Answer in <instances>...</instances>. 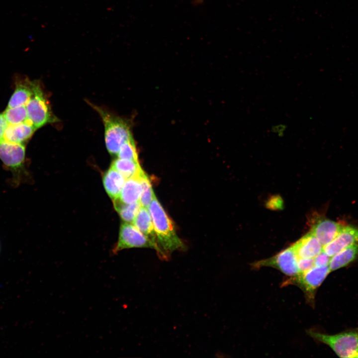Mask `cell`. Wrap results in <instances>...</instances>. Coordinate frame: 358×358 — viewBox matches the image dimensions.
Wrapping results in <instances>:
<instances>
[{"mask_svg": "<svg viewBox=\"0 0 358 358\" xmlns=\"http://www.w3.org/2000/svg\"><path fill=\"white\" fill-rule=\"evenodd\" d=\"M283 201L279 196H273L267 202V207L271 209L276 210L282 209Z\"/></svg>", "mask_w": 358, "mask_h": 358, "instance_id": "cell-25", "label": "cell"}, {"mask_svg": "<svg viewBox=\"0 0 358 358\" xmlns=\"http://www.w3.org/2000/svg\"><path fill=\"white\" fill-rule=\"evenodd\" d=\"M125 181V178L111 167L105 173L103 177V185L112 200L119 197Z\"/></svg>", "mask_w": 358, "mask_h": 358, "instance_id": "cell-14", "label": "cell"}, {"mask_svg": "<svg viewBox=\"0 0 358 358\" xmlns=\"http://www.w3.org/2000/svg\"><path fill=\"white\" fill-rule=\"evenodd\" d=\"M2 113L8 124H20L28 119L25 105L13 107H7Z\"/></svg>", "mask_w": 358, "mask_h": 358, "instance_id": "cell-20", "label": "cell"}, {"mask_svg": "<svg viewBox=\"0 0 358 358\" xmlns=\"http://www.w3.org/2000/svg\"><path fill=\"white\" fill-rule=\"evenodd\" d=\"M297 262L298 258L291 245L269 258L252 263L251 266L257 269L262 267L273 268L286 275L292 277L299 273Z\"/></svg>", "mask_w": 358, "mask_h": 358, "instance_id": "cell-7", "label": "cell"}, {"mask_svg": "<svg viewBox=\"0 0 358 358\" xmlns=\"http://www.w3.org/2000/svg\"><path fill=\"white\" fill-rule=\"evenodd\" d=\"M36 129L28 119L20 124H8L3 139L10 142L23 144L31 136Z\"/></svg>", "mask_w": 358, "mask_h": 358, "instance_id": "cell-12", "label": "cell"}, {"mask_svg": "<svg viewBox=\"0 0 358 358\" xmlns=\"http://www.w3.org/2000/svg\"><path fill=\"white\" fill-rule=\"evenodd\" d=\"M8 126L3 113H0V140L3 139L4 132Z\"/></svg>", "mask_w": 358, "mask_h": 358, "instance_id": "cell-27", "label": "cell"}, {"mask_svg": "<svg viewBox=\"0 0 358 358\" xmlns=\"http://www.w3.org/2000/svg\"><path fill=\"white\" fill-rule=\"evenodd\" d=\"M32 94L25 105L28 119L36 129L57 122L58 119L53 113L39 84L32 82Z\"/></svg>", "mask_w": 358, "mask_h": 358, "instance_id": "cell-4", "label": "cell"}, {"mask_svg": "<svg viewBox=\"0 0 358 358\" xmlns=\"http://www.w3.org/2000/svg\"><path fill=\"white\" fill-rule=\"evenodd\" d=\"M141 183L142 192L139 201L141 206L148 208L155 195V193L150 181L145 173L141 176Z\"/></svg>", "mask_w": 358, "mask_h": 358, "instance_id": "cell-21", "label": "cell"}, {"mask_svg": "<svg viewBox=\"0 0 358 358\" xmlns=\"http://www.w3.org/2000/svg\"><path fill=\"white\" fill-rule=\"evenodd\" d=\"M298 259L314 258L323 250V246L311 232L292 245Z\"/></svg>", "mask_w": 358, "mask_h": 358, "instance_id": "cell-11", "label": "cell"}, {"mask_svg": "<svg viewBox=\"0 0 358 358\" xmlns=\"http://www.w3.org/2000/svg\"><path fill=\"white\" fill-rule=\"evenodd\" d=\"M133 224L153 243L155 246V251L158 254L159 249L156 234L147 208L143 206L140 207L133 221Z\"/></svg>", "mask_w": 358, "mask_h": 358, "instance_id": "cell-13", "label": "cell"}, {"mask_svg": "<svg viewBox=\"0 0 358 358\" xmlns=\"http://www.w3.org/2000/svg\"><path fill=\"white\" fill-rule=\"evenodd\" d=\"M25 147L23 144L0 140V159L8 168L15 184H19L24 172Z\"/></svg>", "mask_w": 358, "mask_h": 358, "instance_id": "cell-6", "label": "cell"}, {"mask_svg": "<svg viewBox=\"0 0 358 358\" xmlns=\"http://www.w3.org/2000/svg\"><path fill=\"white\" fill-rule=\"evenodd\" d=\"M148 209L156 234L159 258L167 260L174 251L185 250L186 246L178 236L174 222L155 195Z\"/></svg>", "mask_w": 358, "mask_h": 358, "instance_id": "cell-1", "label": "cell"}, {"mask_svg": "<svg viewBox=\"0 0 358 358\" xmlns=\"http://www.w3.org/2000/svg\"><path fill=\"white\" fill-rule=\"evenodd\" d=\"M297 266L299 273L306 272L315 266L314 259L313 258L298 259Z\"/></svg>", "mask_w": 358, "mask_h": 358, "instance_id": "cell-23", "label": "cell"}, {"mask_svg": "<svg viewBox=\"0 0 358 358\" xmlns=\"http://www.w3.org/2000/svg\"><path fill=\"white\" fill-rule=\"evenodd\" d=\"M307 333L315 340L329 346L343 358H358V329L329 335L308 330Z\"/></svg>", "mask_w": 358, "mask_h": 358, "instance_id": "cell-3", "label": "cell"}, {"mask_svg": "<svg viewBox=\"0 0 358 358\" xmlns=\"http://www.w3.org/2000/svg\"><path fill=\"white\" fill-rule=\"evenodd\" d=\"M117 156L118 158L139 161L138 154L133 138L129 139L122 145Z\"/></svg>", "mask_w": 358, "mask_h": 358, "instance_id": "cell-22", "label": "cell"}, {"mask_svg": "<svg viewBox=\"0 0 358 358\" xmlns=\"http://www.w3.org/2000/svg\"><path fill=\"white\" fill-rule=\"evenodd\" d=\"M91 105L103 121L105 142L108 152L117 155L122 145L133 138L127 122L100 107Z\"/></svg>", "mask_w": 358, "mask_h": 358, "instance_id": "cell-2", "label": "cell"}, {"mask_svg": "<svg viewBox=\"0 0 358 358\" xmlns=\"http://www.w3.org/2000/svg\"><path fill=\"white\" fill-rule=\"evenodd\" d=\"M32 93V82L25 81L17 84L14 92L9 99L8 107L26 105Z\"/></svg>", "mask_w": 358, "mask_h": 358, "instance_id": "cell-18", "label": "cell"}, {"mask_svg": "<svg viewBox=\"0 0 358 358\" xmlns=\"http://www.w3.org/2000/svg\"><path fill=\"white\" fill-rule=\"evenodd\" d=\"M111 167L119 172L126 179L133 177L141 176L144 173L139 161L128 159L118 158L112 162Z\"/></svg>", "mask_w": 358, "mask_h": 358, "instance_id": "cell-17", "label": "cell"}, {"mask_svg": "<svg viewBox=\"0 0 358 358\" xmlns=\"http://www.w3.org/2000/svg\"><path fill=\"white\" fill-rule=\"evenodd\" d=\"M358 257V244L348 247L331 257L329 268L330 272L345 267Z\"/></svg>", "mask_w": 358, "mask_h": 358, "instance_id": "cell-16", "label": "cell"}, {"mask_svg": "<svg viewBox=\"0 0 358 358\" xmlns=\"http://www.w3.org/2000/svg\"><path fill=\"white\" fill-rule=\"evenodd\" d=\"M314 265L317 267L329 266L331 257L328 256L323 250L313 258Z\"/></svg>", "mask_w": 358, "mask_h": 358, "instance_id": "cell-24", "label": "cell"}, {"mask_svg": "<svg viewBox=\"0 0 358 358\" xmlns=\"http://www.w3.org/2000/svg\"><path fill=\"white\" fill-rule=\"evenodd\" d=\"M344 226L329 219L318 217L313 222L310 232L324 247L331 242Z\"/></svg>", "mask_w": 358, "mask_h": 358, "instance_id": "cell-10", "label": "cell"}, {"mask_svg": "<svg viewBox=\"0 0 358 358\" xmlns=\"http://www.w3.org/2000/svg\"><path fill=\"white\" fill-rule=\"evenodd\" d=\"M330 272L329 266H314L306 272L286 279L282 286L293 284L299 287L304 292L307 301L313 306L316 291Z\"/></svg>", "mask_w": 358, "mask_h": 358, "instance_id": "cell-5", "label": "cell"}, {"mask_svg": "<svg viewBox=\"0 0 358 358\" xmlns=\"http://www.w3.org/2000/svg\"><path fill=\"white\" fill-rule=\"evenodd\" d=\"M143 174L126 179L120 194L116 199L126 204L139 201L142 192L141 176Z\"/></svg>", "mask_w": 358, "mask_h": 358, "instance_id": "cell-15", "label": "cell"}, {"mask_svg": "<svg viewBox=\"0 0 358 358\" xmlns=\"http://www.w3.org/2000/svg\"><path fill=\"white\" fill-rule=\"evenodd\" d=\"M149 248L155 250L153 243L135 225L130 223H122L118 240L112 250L113 255L130 248Z\"/></svg>", "mask_w": 358, "mask_h": 358, "instance_id": "cell-8", "label": "cell"}, {"mask_svg": "<svg viewBox=\"0 0 358 358\" xmlns=\"http://www.w3.org/2000/svg\"><path fill=\"white\" fill-rule=\"evenodd\" d=\"M358 244V227L344 226L337 236L323 247V251L330 257L348 247Z\"/></svg>", "mask_w": 358, "mask_h": 358, "instance_id": "cell-9", "label": "cell"}, {"mask_svg": "<svg viewBox=\"0 0 358 358\" xmlns=\"http://www.w3.org/2000/svg\"><path fill=\"white\" fill-rule=\"evenodd\" d=\"M286 128L287 126L285 124L280 123L272 126L270 131L273 133L277 134L278 137H282Z\"/></svg>", "mask_w": 358, "mask_h": 358, "instance_id": "cell-26", "label": "cell"}, {"mask_svg": "<svg viewBox=\"0 0 358 358\" xmlns=\"http://www.w3.org/2000/svg\"><path fill=\"white\" fill-rule=\"evenodd\" d=\"M114 207L120 218L127 223L133 221L141 207L139 201L131 203H123L118 199L113 200Z\"/></svg>", "mask_w": 358, "mask_h": 358, "instance_id": "cell-19", "label": "cell"}]
</instances>
